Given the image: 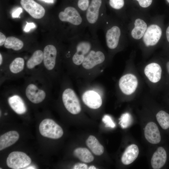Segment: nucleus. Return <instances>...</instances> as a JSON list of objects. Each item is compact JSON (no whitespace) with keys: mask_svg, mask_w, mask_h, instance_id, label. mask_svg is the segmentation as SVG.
Here are the masks:
<instances>
[{"mask_svg":"<svg viewBox=\"0 0 169 169\" xmlns=\"http://www.w3.org/2000/svg\"><path fill=\"white\" fill-rule=\"evenodd\" d=\"M34 166H30L29 167H28L26 169H35Z\"/></svg>","mask_w":169,"mask_h":169,"instance_id":"58836bf2","label":"nucleus"},{"mask_svg":"<svg viewBox=\"0 0 169 169\" xmlns=\"http://www.w3.org/2000/svg\"><path fill=\"white\" fill-rule=\"evenodd\" d=\"M162 34L161 28L157 25L152 24L147 28L143 36V41L146 46H154L159 41Z\"/></svg>","mask_w":169,"mask_h":169,"instance_id":"4468645a","label":"nucleus"},{"mask_svg":"<svg viewBox=\"0 0 169 169\" xmlns=\"http://www.w3.org/2000/svg\"><path fill=\"white\" fill-rule=\"evenodd\" d=\"M73 169H88V167L87 165L85 163H78L74 166Z\"/></svg>","mask_w":169,"mask_h":169,"instance_id":"7c9ffc66","label":"nucleus"},{"mask_svg":"<svg viewBox=\"0 0 169 169\" xmlns=\"http://www.w3.org/2000/svg\"><path fill=\"white\" fill-rule=\"evenodd\" d=\"M42 0V1H44V0Z\"/></svg>","mask_w":169,"mask_h":169,"instance_id":"79ce46f5","label":"nucleus"},{"mask_svg":"<svg viewBox=\"0 0 169 169\" xmlns=\"http://www.w3.org/2000/svg\"><path fill=\"white\" fill-rule=\"evenodd\" d=\"M26 77L20 90L22 93L33 104L42 103L50 92L51 80L41 72Z\"/></svg>","mask_w":169,"mask_h":169,"instance_id":"f257e3e1","label":"nucleus"},{"mask_svg":"<svg viewBox=\"0 0 169 169\" xmlns=\"http://www.w3.org/2000/svg\"><path fill=\"white\" fill-rule=\"evenodd\" d=\"M89 169H96V167L94 166H90L88 168Z\"/></svg>","mask_w":169,"mask_h":169,"instance_id":"4c0bfd02","label":"nucleus"},{"mask_svg":"<svg viewBox=\"0 0 169 169\" xmlns=\"http://www.w3.org/2000/svg\"><path fill=\"white\" fill-rule=\"evenodd\" d=\"M90 0H78L76 3V8L84 16L90 3Z\"/></svg>","mask_w":169,"mask_h":169,"instance_id":"bb28decb","label":"nucleus"},{"mask_svg":"<svg viewBox=\"0 0 169 169\" xmlns=\"http://www.w3.org/2000/svg\"><path fill=\"white\" fill-rule=\"evenodd\" d=\"M43 51L35 50L26 62L25 74L27 75L42 72L43 61Z\"/></svg>","mask_w":169,"mask_h":169,"instance_id":"9d476101","label":"nucleus"},{"mask_svg":"<svg viewBox=\"0 0 169 169\" xmlns=\"http://www.w3.org/2000/svg\"><path fill=\"white\" fill-rule=\"evenodd\" d=\"M35 25L33 23H28L27 22V24L24 29V31L28 32L29 31L31 28H34L35 27Z\"/></svg>","mask_w":169,"mask_h":169,"instance_id":"473e14b6","label":"nucleus"},{"mask_svg":"<svg viewBox=\"0 0 169 169\" xmlns=\"http://www.w3.org/2000/svg\"><path fill=\"white\" fill-rule=\"evenodd\" d=\"M6 37L2 32H0V46H2L4 44L6 39Z\"/></svg>","mask_w":169,"mask_h":169,"instance_id":"72a5a7b5","label":"nucleus"},{"mask_svg":"<svg viewBox=\"0 0 169 169\" xmlns=\"http://www.w3.org/2000/svg\"><path fill=\"white\" fill-rule=\"evenodd\" d=\"M8 95L7 101L9 105L16 113L23 115L27 111L26 105L20 94V90L15 88H7L4 91Z\"/></svg>","mask_w":169,"mask_h":169,"instance_id":"423d86ee","label":"nucleus"},{"mask_svg":"<svg viewBox=\"0 0 169 169\" xmlns=\"http://www.w3.org/2000/svg\"><path fill=\"white\" fill-rule=\"evenodd\" d=\"M74 156L81 161L85 163L93 161L94 157L90 151L85 148H78L74 151Z\"/></svg>","mask_w":169,"mask_h":169,"instance_id":"5701e85b","label":"nucleus"},{"mask_svg":"<svg viewBox=\"0 0 169 169\" xmlns=\"http://www.w3.org/2000/svg\"><path fill=\"white\" fill-rule=\"evenodd\" d=\"M119 120V124L122 128H126L128 127L132 121V117L128 113L122 114Z\"/></svg>","mask_w":169,"mask_h":169,"instance_id":"a878e982","label":"nucleus"},{"mask_svg":"<svg viewBox=\"0 0 169 169\" xmlns=\"http://www.w3.org/2000/svg\"><path fill=\"white\" fill-rule=\"evenodd\" d=\"M86 143L87 146L95 155L100 156L103 153L104 147L94 136L90 135L86 140Z\"/></svg>","mask_w":169,"mask_h":169,"instance_id":"4be33fe9","label":"nucleus"},{"mask_svg":"<svg viewBox=\"0 0 169 169\" xmlns=\"http://www.w3.org/2000/svg\"><path fill=\"white\" fill-rule=\"evenodd\" d=\"M58 51L54 45L49 44L43 50V61L41 73L51 80L56 66Z\"/></svg>","mask_w":169,"mask_h":169,"instance_id":"39448f33","label":"nucleus"},{"mask_svg":"<svg viewBox=\"0 0 169 169\" xmlns=\"http://www.w3.org/2000/svg\"><path fill=\"white\" fill-rule=\"evenodd\" d=\"M107 15L103 7L102 0H91L84 17L90 33L98 37L97 32Z\"/></svg>","mask_w":169,"mask_h":169,"instance_id":"f03ea898","label":"nucleus"},{"mask_svg":"<svg viewBox=\"0 0 169 169\" xmlns=\"http://www.w3.org/2000/svg\"><path fill=\"white\" fill-rule=\"evenodd\" d=\"M102 121L105 124L106 127L114 128L115 126V124L109 115H105L102 119Z\"/></svg>","mask_w":169,"mask_h":169,"instance_id":"c85d7f7f","label":"nucleus"},{"mask_svg":"<svg viewBox=\"0 0 169 169\" xmlns=\"http://www.w3.org/2000/svg\"><path fill=\"white\" fill-rule=\"evenodd\" d=\"M44 1L48 3H53L54 0H44Z\"/></svg>","mask_w":169,"mask_h":169,"instance_id":"e433bc0d","label":"nucleus"},{"mask_svg":"<svg viewBox=\"0 0 169 169\" xmlns=\"http://www.w3.org/2000/svg\"><path fill=\"white\" fill-rule=\"evenodd\" d=\"M138 80L135 76L131 74L123 75L120 79L119 85L122 92L126 95H130L136 90L138 85Z\"/></svg>","mask_w":169,"mask_h":169,"instance_id":"f8f14e48","label":"nucleus"},{"mask_svg":"<svg viewBox=\"0 0 169 169\" xmlns=\"http://www.w3.org/2000/svg\"><path fill=\"white\" fill-rule=\"evenodd\" d=\"M22 9L21 8H18L16 9L12 13V16L13 18H18L22 12Z\"/></svg>","mask_w":169,"mask_h":169,"instance_id":"2f4dec72","label":"nucleus"},{"mask_svg":"<svg viewBox=\"0 0 169 169\" xmlns=\"http://www.w3.org/2000/svg\"><path fill=\"white\" fill-rule=\"evenodd\" d=\"M162 69L158 64L152 63L147 65L144 69V73L149 80L153 83L158 82L161 77Z\"/></svg>","mask_w":169,"mask_h":169,"instance_id":"f3484780","label":"nucleus"},{"mask_svg":"<svg viewBox=\"0 0 169 169\" xmlns=\"http://www.w3.org/2000/svg\"><path fill=\"white\" fill-rule=\"evenodd\" d=\"M139 149L137 145L132 144L128 146L122 155L121 161L123 164L128 165L132 163L137 158Z\"/></svg>","mask_w":169,"mask_h":169,"instance_id":"6ab92c4d","label":"nucleus"},{"mask_svg":"<svg viewBox=\"0 0 169 169\" xmlns=\"http://www.w3.org/2000/svg\"><path fill=\"white\" fill-rule=\"evenodd\" d=\"M99 44L90 50L84 58L82 64L85 69H91L105 61V56L104 53L96 48Z\"/></svg>","mask_w":169,"mask_h":169,"instance_id":"9b49d317","label":"nucleus"},{"mask_svg":"<svg viewBox=\"0 0 169 169\" xmlns=\"http://www.w3.org/2000/svg\"><path fill=\"white\" fill-rule=\"evenodd\" d=\"M31 162V158L26 153L18 151L11 153L6 160L8 166L13 169L23 168L28 166Z\"/></svg>","mask_w":169,"mask_h":169,"instance_id":"1a4fd4ad","label":"nucleus"},{"mask_svg":"<svg viewBox=\"0 0 169 169\" xmlns=\"http://www.w3.org/2000/svg\"><path fill=\"white\" fill-rule=\"evenodd\" d=\"M167 155L165 149L162 147H158L153 154L151 160L152 167L154 169H159L165 164Z\"/></svg>","mask_w":169,"mask_h":169,"instance_id":"a211bd4d","label":"nucleus"},{"mask_svg":"<svg viewBox=\"0 0 169 169\" xmlns=\"http://www.w3.org/2000/svg\"><path fill=\"white\" fill-rule=\"evenodd\" d=\"M157 121L161 127L164 130L169 128V114L163 110H161L156 115Z\"/></svg>","mask_w":169,"mask_h":169,"instance_id":"393cba45","label":"nucleus"},{"mask_svg":"<svg viewBox=\"0 0 169 169\" xmlns=\"http://www.w3.org/2000/svg\"><path fill=\"white\" fill-rule=\"evenodd\" d=\"M62 99L66 109L70 113L76 115L81 110L79 99L74 91L70 88L64 90L62 95Z\"/></svg>","mask_w":169,"mask_h":169,"instance_id":"6e6552de","label":"nucleus"},{"mask_svg":"<svg viewBox=\"0 0 169 169\" xmlns=\"http://www.w3.org/2000/svg\"><path fill=\"white\" fill-rule=\"evenodd\" d=\"M82 99L86 106L92 109H98L102 104V100L100 95L93 90H88L84 93Z\"/></svg>","mask_w":169,"mask_h":169,"instance_id":"2eb2a0df","label":"nucleus"},{"mask_svg":"<svg viewBox=\"0 0 169 169\" xmlns=\"http://www.w3.org/2000/svg\"><path fill=\"white\" fill-rule=\"evenodd\" d=\"M138 1L140 5L143 8H147L152 3V0H136Z\"/></svg>","mask_w":169,"mask_h":169,"instance_id":"c756f323","label":"nucleus"},{"mask_svg":"<svg viewBox=\"0 0 169 169\" xmlns=\"http://www.w3.org/2000/svg\"><path fill=\"white\" fill-rule=\"evenodd\" d=\"M25 64L23 58L18 57L0 69L1 83L6 80L18 78L25 74Z\"/></svg>","mask_w":169,"mask_h":169,"instance_id":"7ed1b4c3","label":"nucleus"},{"mask_svg":"<svg viewBox=\"0 0 169 169\" xmlns=\"http://www.w3.org/2000/svg\"><path fill=\"white\" fill-rule=\"evenodd\" d=\"M19 134L16 131H10L0 136V150H2L14 144L18 140Z\"/></svg>","mask_w":169,"mask_h":169,"instance_id":"aec40b11","label":"nucleus"},{"mask_svg":"<svg viewBox=\"0 0 169 169\" xmlns=\"http://www.w3.org/2000/svg\"><path fill=\"white\" fill-rule=\"evenodd\" d=\"M109 3L110 7L115 10L121 9L124 5V0H109Z\"/></svg>","mask_w":169,"mask_h":169,"instance_id":"cd10ccee","label":"nucleus"},{"mask_svg":"<svg viewBox=\"0 0 169 169\" xmlns=\"http://www.w3.org/2000/svg\"><path fill=\"white\" fill-rule=\"evenodd\" d=\"M166 34L167 40L169 42V26L166 29Z\"/></svg>","mask_w":169,"mask_h":169,"instance_id":"f704fd0d","label":"nucleus"},{"mask_svg":"<svg viewBox=\"0 0 169 169\" xmlns=\"http://www.w3.org/2000/svg\"><path fill=\"white\" fill-rule=\"evenodd\" d=\"M167 2L169 3V0H166Z\"/></svg>","mask_w":169,"mask_h":169,"instance_id":"a19ab883","label":"nucleus"},{"mask_svg":"<svg viewBox=\"0 0 169 169\" xmlns=\"http://www.w3.org/2000/svg\"><path fill=\"white\" fill-rule=\"evenodd\" d=\"M20 4L23 8L31 16L35 19H40L44 15V7L34 0H21Z\"/></svg>","mask_w":169,"mask_h":169,"instance_id":"ddd939ff","label":"nucleus"},{"mask_svg":"<svg viewBox=\"0 0 169 169\" xmlns=\"http://www.w3.org/2000/svg\"><path fill=\"white\" fill-rule=\"evenodd\" d=\"M107 16L103 20L100 29L105 33L106 44L110 49H114L118 47L121 35L120 27L116 25H112L107 18Z\"/></svg>","mask_w":169,"mask_h":169,"instance_id":"20e7f679","label":"nucleus"},{"mask_svg":"<svg viewBox=\"0 0 169 169\" xmlns=\"http://www.w3.org/2000/svg\"><path fill=\"white\" fill-rule=\"evenodd\" d=\"M134 25L131 32V36L136 39H140L143 37L147 29V24L143 20L138 18L135 21Z\"/></svg>","mask_w":169,"mask_h":169,"instance_id":"412c9836","label":"nucleus"},{"mask_svg":"<svg viewBox=\"0 0 169 169\" xmlns=\"http://www.w3.org/2000/svg\"><path fill=\"white\" fill-rule=\"evenodd\" d=\"M39 129L42 136L53 139L59 138L63 134L62 128L50 119H46L42 120L39 125Z\"/></svg>","mask_w":169,"mask_h":169,"instance_id":"0eeeda50","label":"nucleus"},{"mask_svg":"<svg viewBox=\"0 0 169 169\" xmlns=\"http://www.w3.org/2000/svg\"><path fill=\"white\" fill-rule=\"evenodd\" d=\"M4 45L7 49L17 51L23 48L24 44L20 39L13 36H9L7 38Z\"/></svg>","mask_w":169,"mask_h":169,"instance_id":"b1692460","label":"nucleus"},{"mask_svg":"<svg viewBox=\"0 0 169 169\" xmlns=\"http://www.w3.org/2000/svg\"><path fill=\"white\" fill-rule=\"evenodd\" d=\"M7 114H8L7 113H5V115H7Z\"/></svg>","mask_w":169,"mask_h":169,"instance_id":"ea45409f","label":"nucleus"},{"mask_svg":"<svg viewBox=\"0 0 169 169\" xmlns=\"http://www.w3.org/2000/svg\"><path fill=\"white\" fill-rule=\"evenodd\" d=\"M145 137L150 143L156 144L159 143L161 137L158 128L154 122H149L146 125L144 130Z\"/></svg>","mask_w":169,"mask_h":169,"instance_id":"dca6fc26","label":"nucleus"},{"mask_svg":"<svg viewBox=\"0 0 169 169\" xmlns=\"http://www.w3.org/2000/svg\"><path fill=\"white\" fill-rule=\"evenodd\" d=\"M166 68L167 71L169 74V61H168L166 64Z\"/></svg>","mask_w":169,"mask_h":169,"instance_id":"c9c22d12","label":"nucleus"}]
</instances>
